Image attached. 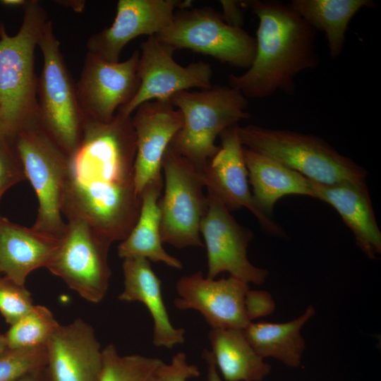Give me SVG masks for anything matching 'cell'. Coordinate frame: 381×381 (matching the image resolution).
<instances>
[{
	"label": "cell",
	"instance_id": "ab89813d",
	"mask_svg": "<svg viewBox=\"0 0 381 381\" xmlns=\"http://www.w3.org/2000/svg\"><path fill=\"white\" fill-rule=\"evenodd\" d=\"M0 274H1V271H0Z\"/></svg>",
	"mask_w": 381,
	"mask_h": 381
},
{
	"label": "cell",
	"instance_id": "836d02e7",
	"mask_svg": "<svg viewBox=\"0 0 381 381\" xmlns=\"http://www.w3.org/2000/svg\"><path fill=\"white\" fill-rule=\"evenodd\" d=\"M220 4L222 6L224 20L233 27L241 28L243 24V15L242 6L240 1L222 0Z\"/></svg>",
	"mask_w": 381,
	"mask_h": 381
},
{
	"label": "cell",
	"instance_id": "8fae6325",
	"mask_svg": "<svg viewBox=\"0 0 381 381\" xmlns=\"http://www.w3.org/2000/svg\"><path fill=\"white\" fill-rule=\"evenodd\" d=\"M175 49L148 37L140 44L138 66L139 87L132 99L118 111L131 116L142 104L152 101H169L174 95L191 88L206 90L212 85V69L210 64L194 62L187 66L174 59Z\"/></svg>",
	"mask_w": 381,
	"mask_h": 381
},
{
	"label": "cell",
	"instance_id": "4dcf8cb0",
	"mask_svg": "<svg viewBox=\"0 0 381 381\" xmlns=\"http://www.w3.org/2000/svg\"><path fill=\"white\" fill-rule=\"evenodd\" d=\"M25 180L21 162L12 143L0 135V200L11 187Z\"/></svg>",
	"mask_w": 381,
	"mask_h": 381
},
{
	"label": "cell",
	"instance_id": "44dd1931",
	"mask_svg": "<svg viewBox=\"0 0 381 381\" xmlns=\"http://www.w3.org/2000/svg\"><path fill=\"white\" fill-rule=\"evenodd\" d=\"M61 238L11 222L0 215V271L13 282L25 285L34 270L47 267Z\"/></svg>",
	"mask_w": 381,
	"mask_h": 381
},
{
	"label": "cell",
	"instance_id": "7c38bea8",
	"mask_svg": "<svg viewBox=\"0 0 381 381\" xmlns=\"http://www.w3.org/2000/svg\"><path fill=\"white\" fill-rule=\"evenodd\" d=\"M208 207L200 226L207 253V277L215 279L224 272L247 284H262L269 272L253 265L247 249L253 233L239 224L227 207L207 193Z\"/></svg>",
	"mask_w": 381,
	"mask_h": 381
},
{
	"label": "cell",
	"instance_id": "9c48e42d",
	"mask_svg": "<svg viewBox=\"0 0 381 381\" xmlns=\"http://www.w3.org/2000/svg\"><path fill=\"white\" fill-rule=\"evenodd\" d=\"M155 37L175 50L189 49L237 68H248L256 49L255 37L227 24L210 7L178 9Z\"/></svg>",
	"mask_w": 381,
	"mask_h": 381
},
{
	"label": "cell",
	"instance_id": "83f0119b",
	"mask_svg": "<svg viewBox=\"0 0 381 381\" xmlns=\"http://www.w3.org/2000/svg\"><path fill=\"white\" fill-rule=\"evenodd\" d=\"M60 324L46 306L33 305L4 334L8 348L46 346Z\"/></svg>",
	"mask_w": 381,
	"mask_h": 381
},
{
	"label": "cell",
	"instance_id": "f1b7e54d",
	"mask_svg": "<svg viewBox=\"0 0 381 381\" xmlns=\"http://www.w3.org/2000/svg\"><path fill=\"white\" fill-rule=\"evenodd\" d=\"M46 346L8 348L0 354V381H16L45 368Z\"/></svg>",
	"mask_w": 381,
	"mask_h": 381
},
{
	"label": "cell",
	"instance_id": "484cf974",
	"mask_svg": "<svg viewBox=\"0 0 381 381\" xmlns=\"http://www.w3.org/2000/svg\"><path fill=\"white\" fill-rule=\"evenodd\" d=\"M289 4L315 30L324 32L332 59L343 50L351 18L363 7L375 4L371 0H292Z\"/></svg>",
	"mask_w": 381,
	"mask_h": 381
},
{
	"label": "cell",
	"instance_id": "cb8c5ba5",
	"mask_svg": "<svg viewBox=\"0 0 381 381\" xmlns=\"http://www.w3.org/2000/svg\"><path fill=\"white\" fill-rule=\"evenodd\" d=\"M210 353L225 381H262L271 366L254 350L241 329H211Z\"/></svg>",
	"mask_w": 381,
	"mask_h": 381
},
{
	"label": "cell",
	"instance_id": "ac0fdd59",
	"mask_svg": "<svg viewBox=\"0 0 381 381\" xmlns=\"http://www.w3.org/2000/svg\"><path fill=\"white\" fill-rule=\"evenodd\" d=\"M131 115L135 134V186L141 195L146 185L162 175L164 154L183 126L181 111L169 101L140 104Z\"/></svg>",
	"mask_w": 381,
	"mask_h": 381
},
{
	"label": "cell",
	"instance_id": "6da1fadb",
	"mask_svg": "<svg viewBox=\"0 0 381 381\" xmlns=\"http://www.w3.org/2000/svg\"><path fill=\"white\" fill-rule=\"evenodd\" d=\"M135 153L131 116L117 111L108 122L83 117L80 143L68 155L63 216L85 222L111 244L123 241L141 206Z\"/></svg>",
	"mask_w": 381,
	"mask_h": 381
},
{
	"label": "cell",
	"instance_id": "ba28073f",
	"mask_svg": "<svg viewBox=\"0 0 381 381\" xmlns=\"http://www.w3.org/2000/svg\"><path fill=\"white\" fill-rule=\"evenodd\" d=\"M164 193L159 200L163 243L176 248L203 246L200 233L208 199L202 172L170 145L162 162Z\"/></svg>",
	"mask_w": 381,
	"mask_h": 381
},
{
	"label": "cell",
	"instance_id": "d6a6232c",
	"mask_svg": "<svg viewBox=\"0 0 381 381\" xmlns=\"http://www.w3.org/2000/svg\"><path fill=\"white\" fill-rule=\"evenodd\" d=\"M244 305L250 322L266 317L275 309V303L271 294L263 290L249 289L245 296Z\"/></svg>",
	"mask_w": 381,
	"mask_h": 381
},
{
	"label": "cell",
	"instance_id": "ffe728a7",
	"mask_svg": "<svg viewBox=\"0 0 381 381\" xmlns=\"http://www.w3.org/2000/svg\"><path fill=\"white\" fill-rule=\"evenodd\" d=\"M123 289L118 296L122 301L142 303L153 320L155 346L172 349L185 341V329L175 327L166 308L161 281L150 262L143 258L123 260Z\"/></svg>",
	"mask_w": 381,
	"mask_h": 381
},
{
	"label": "cell",
	"instance_id": "7402d4cb",
	"mask_svg": "<svg viewBox=\"0 0 381 381\" xmlns=\"http://www.w3.org/2000/svg\"><path fill=\"white\" fill-rule=\"evenodd\" d=\"M164 185L162 174L150 181L141 193L138 218L128 236L120 242L118 255L123 259L143 258L181 270L182 262L163 248L159 200Z\"/></svg>",
	"mask_w": 381,
	"mask_h": 381
},
{
	"label": "cell",
	"instance_id": "603a6c76",
	"mask_svg": "<svg viewBox=\"0 0 381 381\" xmlns=\"http://www.w3.org/2000/svg\"><path fill=\"white\" fill-rule=\"evenodd\" d=\"M255 204L270 217L276 202L288 195L313 198L310 180L273 159L243 147Z\"/></svg>",
	"mask_w": 381,
	"mask_h": 381
},
{
	"label": "cell",
	"instance_id": "5bb4252c",
	"mask_svg": "<svg viewBox=\"0 0 381 381\" xmlns=\"http://www.w3.org/2000/svg\"><path fill=\"white\" fill-rule=\"evenodd\" d=\"M191 6L190 0H119L112 24L88 38L87 53L108 61H119L130 41L140 35H158L171 24L176 9Z\"/></svg>",
	"mask_w": 381,
	"mask_h": 381
},
{
	"label": "cell",
	"instance_id": "f546056e",
	"mask_svg": "<svg viewBox=\"0 0 381 381\" xmlns=\"http://www.w3.org/2000/svg\"><path fill=\"white\" fill-rule=\"evenodd\" d=\"M31 293L25 285L6 276H0V313L10 325L25 315L33 306Z\"/></svg>",
	"mask_w": 381,
	"mask_h": 381
},
{
	"label": "cell",
	"instance_id": "277c9868",
	"mask_svg": "<svg viewBox=\"0 0 381 381\" xmlns=\"http://www.w3.org/2000/svg\"><path fill=\"white\" fill-rule=\"evenodd\" d=\"M243 146L267 156L321 184L365 182L367 171L322 138L258 125L237 126Z\"/></svg>",
	"mask_w": 381,
	"mask_h": 381
},
{
	"label": "cell",
	"instance_id": "1f68e13d",
	"mask_svg": "<svg viewBox=\"0 0 381 381\" xmlns=\"http://www.w3.org/2000/svg\"><path fill=\"white\" fill-rule=\"evenodd\" d=\"M200 374L198 366L188 363L183 352L174 355L168 364L163 362L158 372L159 381H187L199 377Z\"/></svg>",
	"mask_w": 381,
	"mask_h": 381
},
{
	"label": "cell",
	"instance_id": "3957f363",
	"mask_svg": "<svg viewBox=\"0 0 381 381\" xmlns=\"http://www.w3.org/2000/svg\"><path fill=\"white\" fill-rule=\"evenodd\" d=\"M37 0L23 6L21 26L14 35L0 24V135L11 142L23 128L37 122V78L35 49L47 22Z\"/></svg>",
	"mask_w": 381,
	"mask_h": 381
},
{
	"label": "cell",
	"instance_id": "4fadbf2b",
	"mask_svg": "<svg viewBox=\"0 0 381 381\" xmlns=\"http://www.w3.org/2000/svg\"><path fill=\"white\" fill-rule=\"evenodd\" d=\"M140 52L123 61L111 62L87 52L76 95L83 117L108 122L138 91Z\"/></svg>",
	"mask_w": 381,
	"mask_h": 381
},
{
	"label": "cell",
	"instance_id": "d590c367",
	"mask_svg": "<svg viewBox=\"0 0 381 381\" xmlns=\"http://www.w3.org/2000/svg\"><path fill=\"white\" fill-rule=\"evenodd\" d=\"M44 369L30 373L16 381H47Z\"/></svg>",
	"mask_w": 381,
	"mask_h": 381
},
{
	"label": "cell",
	"instance_id": "e575fe53",
	"mask_svg": "<svg viewBox=\"0 0 381 381\" xmlns=\"http://www.w3.org/2000/svg\"><path fill=\"white\" fill-rule=\"evenodd\" d=\"M202 358L207 363V381H222L219 373L217 369L216 365L209 350H204Z\"/></svg>",
	"mask_w": 381,
	"mask_h": 381
},
{
	"label": "cell",
	"instance_id": "9a60e30c",
	"mask_svg": "<svg viewBox=\"0 0 381 381\" xmlns=\"http://www.w3.org/2000/svg\"><path fill=\"white\" fill-rule=\"evenodd\" d=\"M237 125L225 129L220 135L217 153L206 164L202 174L208 192L216 196L231 212L248 209L268 234L286 238L284 229L265 214L254 202L249 189L248 173L243 155V145Z\"/></svg>",
	"mask_w": 381,
	"mask_h": 381
},
{
	"label": "cell",
	"instance_id": "2e32d148",
	"mask_svg": "<svg viewBox=\"0 0 381 381\" xmlns=\"http://www.w3.org/2000/svg\"><path fill=\"white\" fill-rule=\"evenodd\" d=\"M248 284L229 276L219 279L205 277L201 271L179 279L175 307L194 310L211 329H245L250 322L245 310Z\"/></svg>",
	"mask_w": 381,
	"mask_h": 381
},
{
	"label": "cell",
	"instance_id": "f35d334b",
	"mask_svg": "<svg viewBox=\"0 0 381 381\" xmlns=\"http://www.w3.org/2000/svg\"><path fill=\"white\" fill-rule=\"evenodd\" d=\"M1 104H0V132H1Z\"/></svg>",
	"mask_w": 381,
	"mask_h": 381
},
{
	"label": "cell",
	"instance_id": "8992f818",
	"mask_svg": "<svg viewBox=\"0 0 381 381\" xmlns=\"http://www.w3.org/2000/svg\"><path fill=\"white\" fill-rule=\"evenodd\" d=\"M37 47L43 64L37 78V122L46 134L68 156L78 145L83 116L75 85L62 56L52 23L47 20Z\"/></svg>",
	"mask_w": 381,
	"mask_h": 381
},
{
	"label": "cell",
	"instance_id": "e0dca14e",
	"mask_svg": "<svg viewBox=\"0 0 381 381\" xmlns=\"http://www.w3.org/2000/svg\"><path fill=\"white\" fill-rule=\"evenodd\" d=\"M47 350V381H99L103 349L93 327L83 319L60 325Z\"/></svg>",
	"mask_w": 381,
	"mask_h": 381
},
{
	"label": "cell",
	"instance_id": "d4e9b609",
	"mask_svg": "<svg viewBox=\"0 0 381 381\" xmlns=\"http://www.w3.org/2000/svg\"><path fill=\"white\" fill-rule=\"evenodd\" d=\"M309 306L297 318L282 323L250 322L243 329L246 339L262 358L272 357L291 368L301 365L306 348L301 334L303 326L315 315Z\"/></svg>",
	"mask_w": 381,
	"mask_h": 381
},
{
	"label": "cell",
	"instance_id": "52a82bcc",
	"mask_svg": "<svg viewBox=\"0 0 381 381\" xmlns=\"http://www.w3.org/2000/svg\"><path fill=\"white\" fill-rule=\"evenodd\" d=\"M11 143L38 201L32 227L45 235L61 238L66 226L62 206L68 156L38 122L20 130Z\"/></svg>",
	"mask_w": 381,
	"mask_h": 381
},
{
	"label": "cell",
	"instance_id": "8d00e7d4",
	"mask_svg": "<svg viewBox=\"0 0 381 381\" xmlns=\"http://www.w3.org/2000/svg\"><path fill=\"white\" fill-rule=\"evenodd\" d=\"M28 1L26 0H1L0 4L10 7H16L20 6L23 7L27 4Z\"/></svg>",
	"mask_w": 381,
	"mask_h": 381
},
{
	"label": "cell",
	"instance_id": "5b68a950",
	"mask_svg": "<svg viewBox=\"0 0 381 381\" xmlns=\"http://www.w3.org/2000/svg\"><path fill=\"white\" fill-rule=\"evenodd\" d=\"M169 102L183 116V126L169 145L201 172L219 150L216 138L225 129L250 117L246 111L248 98L230 86L183 91Z\"/></svg>",
	"mask_w": 381,
	"mask_h": 381
},
{
	"label": "cell",
	"instance_id": "7a4b0ae2",
	"mask_svg": "<svg viewBox=\"0 0 381 381\" xmlns=\"http://www.w3.org/2000/svg\"><path fill=\"white\" fill-rule=\"evenodd\" d=\"M259 19L252 64L241 75L230 74L229 86L246 98L263 99L294 92V78L319 64L315 30L291 7L279 1H240Z\"/></svg>",
	"mask_w": 381,
	"mask_h": 381
},
{
	"label": "cell",
	"instance_id": "30bf717a",
	"mask_svg": "<svg viewBox=\"0 0 381 381\" xmlns=\"http://www.w3.org/2000/svg\"><path fill=\"white\" fill-rule=\"evenodd\" d=\"M111 245L85 222L67 219L59 248L47 268L83 299L98 303L107 294L111 275L108 262Z\"/></svg>",
	"mask_w": 381,
	"mask_h": 381
},
{
	"label": "cell",
	"instance_id": "d6986e66",
	"mask_svg": "<svg viewBox=\"0 0 381 381\" xmlns=\"http://www.w3.org/2000/svg\"><path fill=\"white\" fill-rule=\"evenodd\" d=\"M314 198L332 205L352 231L365 256L376 259L381 253L378 227L366 181L321 184L310 180Z\"/></svg>",
	"mask_w": 381,
	"mask_h": 381
},
{
	"label": "cell",
	"instance_id": "74e56055",
	"mask_svg": "<svg viewBox=\"0 0 381 381\" xmlns=\"http://www.w3.org/2000/svg\"><path fill=\"white\" fill-rule=\"evenodd\" d=\"M7 349V343L4 334L0 333V354Z\"/></svg>",
	"mask_w": 381,
	"mask_h": 381
},
{
	"label": "cell",
	"instance_id": "4316f807",
	"mask_svg": "<svg viewBox=\"0 0 381 381\" xmlns=\"http://www.w3.org/2000/svg\"><path fill=\"white\" fill-rule=\"evenodd\" d=\"M103 364L99 381H159L158 372L163 361L139 354L121 356L116 347L103 349Z\"/></svg>",
	"mask_w": 381,
	"mask_h": 381
}]
</instances>
